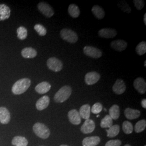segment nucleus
Instances as JSON below:
<instances>
[{
	"label": "nucleus",
	"mask_w": 146,
	"mask_h": 146,
	"mask_svg": "<svg viewBox=\"0 0 146 146\" xmlns=\"http://www.w3.org/2000/svg\"><path fill=\"white\" fill-rule=\"evenodd\" d=\"M31 84L29 78H24L17 81L13 85L11 91L15 95H20L26 92Z\"/></svg>",
	"instance_id": "nucleus-1"
},
{
	"label": "nucleus",
	"mask_w": 146,
	"mask_h": 146,
	"mask_svg": "<svg viewBox=\"0 0 146 146\" xmlns=\"http://www.w3.org/2000/svg\"><path fill=\"white\" fill-rule=\"evenodd\" d=\"M72 92V89L69 86H64L55 95L54 101L57 103H63L69 98Z\"/></svg>",
	"instance_id": "nucleus-2"
},
{
	"label": "nucleus",
	"mask_w": 146,
	"mask_h": 146,
	"mask_svg": "<svg viewBox=\"0 0 146 146\" xmlns=\"http://www.w3.org/2000/svg\"><path fill=\"white\" fill-rule=\"evenodd\" d=\"M33 129L35 134L38 137L43 139H46L49 137L50 134V130L46 125L43 123L37 122L33 125Z\"/></svg>",
	"instance_id": "nucleus-3"
},
{
	"label": "nucleus",
	"mask_w": 146,
	"mask_h": 146,
	"mask_svg": "<svg viewBox=\"0 0 146 146\" xmlns=\"http://www.w3.org/2000/svg\"><path fill=\"white\" fill-rule=\"evenodd\" d=\"M60 36L64 41L70 43H75L78 41V34L70 29H62L60 31Z\"/></svg>",
	"instance_id": "nucleus-4"
},
{
	"label": "nucleus",
	"mask_w": 146,
	"mask_h": 146,
	"mask_svg": "<svg viewBox=\"0 0 146 146\" xmlns=\"http://www.w3.org/2000/svg\"><path fill=\"white\" fill-rule=\"evenodd\" d=\"M47 67L54 72H60L63 68L62 61L55 57L48 58L47 62Z\"/></svg>",
	"instance_id": "nucleus-5"
},
{
	"label": "nucleus",
	"mask_w": 146,
	"mask_h": 146,
	"mask_svg": "<svg viewBox=\"0 0 146 146\" xmlns=\"http://www.w3.org/2000/svg\"><path fill=\"white\" fill-rule=\"evenodd\" d=\"M84 52L86 56L94 58H99L102 55V52L99 48L89 46L84 47Z\"/></svg>",
	"instance_id": "nucleus-6"
},
{
	"label": "nucleus",
	"mask_w": 146,
	"mask_h": 146,
	"mask_svg": "<svg viewBox=\"0 0 146 146\" xmlns=\"http://www.w3.org/2000/svg\"><path fill=\"white\" fill-rule=\"evenodd\" d=\"M37 8L38 11L48 18L52 17L54 14L52 7L46 2H40L37 5Z\"/></svg>",
	"instance_id": "nucleus-7"
},
{
	"label": "nucleus",
	"mask_w": 146,
	"mask_h": 146,
	"mask_svg": "<svg viewBox=\"0 0 146 146\" xmlns=\"http://www.w3.org/2000/svg\"><path fill=\"white\" fill-rule=\"evenodd\" d=\"M100 78L99 73L96 72H90L85 75L84 81L87 85H93L98 82Z\"/></svg>",
	"instance_id": "nucleus-8"
},
{
	"label": "nucleus",
	"mask_w": 146,
	"mask_h": 146,
	"mask_svg": "<svg viewBox=\"0 0 146 146\" xmlns=\"http://www.w3.org/2000/svg\"><path fill=\"white\" fill-rule=\"evenodd\" d=\"M117 31L115 29L106 28L100 29L98 35L100 37L104 38H114L117 35Z\"/></svg>",
	"instance_id": "nucleus-9"
},
{
	"label": "nucleus",
	"mask_w": 146,
	"mask_h": 146,
	"mask_svg": "<svg viewBox=\"0 0 146 146\" xmlns=\"http://www.w3.org/2000/svg\"><path fill=\"white\" fill-rule=\"evenodd\" d=\"M133 86L134 88L141 94H144L146 93V82L144 78H137L134 81Z\"/></svg>",
	"instance_id": "nucleus-10"
},
{
	"label": "nucleus",
	"mask_w": 146,
	"mask_h": 146,
	"mask_svg": "<svg viewBox=\"0 0 146 146\" xmlns=\"http://www.w3.org/2000/svg\"><path fill=\"white\" fill-rule=\"evenodd\" d=\"M68 117L70 122L74 125H78L81 122V117L76 110H70L68 112Z\"/></svg>",
	"instance_id": "nucleus-11"
},
{
	"label": "nucleus",
	"mask_w": 146,
	"mask_h": 146,
	"mask_svg": "<svg viewBox=\"0 0 146 146\" xmlns=\"http://www.w3.org/2000/svg\"><path fill=\"white\" fill-rule=\"evenodd\" d=\"M113 91L115 94L121 95L125 91L126 86L125 83L122 79H117L113 86Z\"/></svg>",
	"instance_id": "nucleus-12"
},
{
	"label": "nucleus",
	"mask_w": 146,
	"mask_h": 146,
	"mask_svg": "<svg viewBox=\"0 0 146 146\" xmlns=\"http://www.w3.org/2000/svg\"><path fill=\"white\" fill-rule=\"evenodd\" d=\"M95 128V123L93 120L88 119L85 121L81 127V131L84 134L92 133Z\"/></svg>",
	"instance_id": "nucleus-13"
},
{
	"label": "nucleus",
	"mask_w": 146,
	"mask_h": 146,
	"mask_svg": "<svg viewBox=\"0 0 146 146\" xmlns=\"http://www.w3.org/2000/svg\"><path fill=\"white\" fill-rule=\"evenodd\" d=\"M110 46L116 51L122 52L127 48V43L122 40H117L111 42Z\"/></svg>",
	"instance_id": "nucleus-14"
},
{
	"label": "nucleus",
	"mask_w": 146,
	"mask_h": 146,
	"mask_svg": "<svg viewBox=\"0 0 146 146\" xmlns=\"http://www.w3.org/2000/svg\"><path fill=\"white\" fill-rule=\"evenodd\" d=\"M11 120V114L5 107H0V122L2 124H8Z\"/></svg>",
	"instance_id": "nucleus-15"
},
{
	"label": "nucleus",
	"mask_w": 146,
	"mask_h": 146,
	"mask_svg": "<svg viewBox=\"0 0 146 146\" xmlns=\"http://www.w3.org/2000/svg\"><path fill=\"white\" fill-rule=\"evenodd\" d=\"M50 99L49 96L44 95L37 100L36 103V107L38 110H42L47 108L49 104Z\"/></svg>",
	"instance_id": "nucleus-16"
},
{
	"label": "nucleus",
	"mask_w": 146,
	"mask_h": 146,
	"mask_svg": "<svg viewBox=\"0 0 146 146\" xmlns=\"http://www.w3.org/2000/svg\"><path fill=\"white\" fill-rule=\"evenodd\" d=\"M10 8L5 4H0V21H5L11 16Z\"/></svg>",
	"instance_id": "nucleus-17"
},
{
	"label": "nucleus",
	"mask_w": 146,
	"mask_h": 146,
	"mask_svg": "<svg viewBox=\"0 0 146 146\" xmlns=\"http://www.w3.org/2000/svg\"><path fill=\"white\" fill-rule=\"evenodd\" d=\"M100 138L99 136H90L86 137L82 141L83 146H96L100 142Z\"/></svg>",
	"instance_id": "nucleus-18"
},
{
	"label": "nucleus",
	"mask_w": 146,
	"mask_h": 146,
	"mask_svg": "<svg viewBox=\"0 0 146 146\" xmlns=\"http://www.w3.org/2000/svg\"><path fill=\"white\" fill-rule=\"evenodd\" d=\"M51 88V85L49 83L46 81L42 82L38 84L35 87V90L38 94H43L47 93Z\"/></svg>",
	"instance_id": "nucleus-19"
},
{
	"label": "nucleus",
	"mask_w": 146,
	"mask_h": 146,
	"mask_svg": "<svg viewBox=\"0 0 146 146\" xmlns=\"http://www.w3.org/2000/svg\"><path fill=\"white\" fill-rule=\"evenodd\" d=\"M125 117L129 120H134L140 117V110H133L130 108H127L125 110Z\"/></svg>",
	"instance_id": "nucleus-20"
},
{
	"label": "nucleus",
	"mask_w": 146,
	"mask_h": 146,
	"mask_svg": "<svg viewBox=\"0 0 146 146\" xmlns=\"http://www.w3.org/2000/svg\"><path fill=\"white\" fill-rule=\"evenodd\" d=\"M90 111L91 108L90 105L86 104H84L81 107L78 113L81 118L86 120L89 119L90 116Z\"/></svg>",
	"instance_id": "nucleus-21"
},
{
	"label": "nucleus",
	"mask_w": 146,
	"mask_h": 146,
	"mask_svg": "<svg viewBox=\"0 0 146 146\" xmlns=\"http://www.w3.org/2000/svg\"><path fill=\"white\" fill-rule=\"evenodd\" d=\"M21 55L26 58H33L36 56L37 52L35 49L31 47H27L22 50Z\"/></svg>",
	"instance_id": "nucleus-22"
},
{
	"label": "nucleus",
	"mask_w": 146,
	"mask_h": 146,
	"mask_svg": "<svg viewBox=\"0 0 146 146\" xmlns=\"http://www.w3.org/2000/svg\"><path fill=\"white\" fill-rule=\"evenodd\" d=\"M92 12L95 17L99 20L103 19L105 16V11L104 9L99 5H95L92 9Z\"/></svg>",
	"instance_id": "nucleus-23"
},
{
	"label": "nucleus",
	"mask_w": 146,
	"mask_h": 146,
	"mask_svg": "<svg viewBox=\"0 0 146 146\" xmlns=\"http://www.w3.org/2000/svg\"><path fill=\"white\" fill-rule=\"evenodd\" d=\"M11 143L15 146H27L28 142L25 137L16 136L12 140Z\"/></svg>",
	"instance_id": "nucleus-24"
},
{
	"label": "nucleus",
	"mask_w": 146,
	"mask_h": 146,
	"mask_svg": "<svg viewBox=\"0 0 146 146\" xmlns=\"http://www.w3.org/2000/svg\"><path fill=\"white\" fill-rule=\"evenodd\" d=\"M109 114L110 117L112 119V120H117L120 115V108L116 105H113L109 110Z\"/></svg>",
	"instance_id": "nucleus-25"
},
{
	"label": "nucleus",
	"mask_w": 146,
	"mask_h": 146,
	"mask_svg": "<svg viewBox=\"0 0 146 146\" xmlns=\"http://www.w3.org/2000/svg\"><path fill=\"white\" fill-rule=\"evenodd\" d=\"M68 11L69 15L73 18L78 17L80 14V9L78 6L75 4H71L69 5Z\"/></svg>",
	"instance_id": "nucleus-26"
},
{
	"label": "nucleus",
	"mask_w": 146,
	"mask_h": 146,
	"mask_svg": "<svg viewBox=\"0 0 146 146\" xmlns=\"http://www.w3.org/2000/svg\"><path fill=\"white\" fill-rule=\"evenodd\" d=\"M106 131L108 137H114L119 134L120 132V126L117 125H113L109 128L108 129H106Z\"/></svg>",
	"instance_id": "nucleus-27"
},
{
	"label": "nucleus",
	"mask_w": 146,
	"mask_h": 146,
	"mask_svg": "<svg viewBox=\"0 0 146 146\" xmlns=\"http://www.w3.org/2000/svg\"><path fill=\"white\" fill-rule=\"evenodd\" d=\"M101 127L102 128H110L113 125V120L110 117L109 115L105 116L104 118H103L100 123Z\"/></svg>",
	"instance_id": "nucleus-28"
},
{
	"label": "nucleus",
	"mask_w": 146,
	"mask_h": 146,
	"mask_svg": "<svg viewBox=\"0 0 146 146\" xmlns=\"http://www.w3.org/2000/svg\"><path fill=\"white\" fill-rule=\"evenodd\" d=\"M17 37L21 40L26 39L28 35L27 29L24 27H20L17 29Z\"/></svg>",
	"instance_id": "nucleus-29"
},
{
	"label": "nucleus",
	"mask_w": 146,
	"mask_h": 146,
	"mask_svg": "<svg viewBox=\"0 0 146 146\" xmlns=\"http://www.w3.org/2000/svg\"><path fill=\"white\" fill-rule=\"evenodd\" d=\"M135 51L140 56L144 55L146 52V42L142 41L139 43L136 47Z\"/></svg>",
	"instance_id": "nucleus-30"
},
{
	"label": "nucleus",
	"mask_w": 146,
	"mask_h": 146,
	"mask_svg": "<svg viewBox=\"0 0 146 146\" xmlns=\"http://www.w3.org/2000/svg\"><path fill=\"white\" fill-rule=\"evenodd\" d=\"M146 121L145 120H141L138 121L135 125V131L137 133H141L144 131L146 128Z\"/></svg>",
	"instance_id": "nucleus-31"
},
{
	"label": "nucleus",
	"mask_w": 146,
	"mask_h": 146,
	"mask_svg": "<svg viewBox=\"0 0 146 146\" xmlns=\"http://www.w3.org/2000/svg\"><path fill=\"white\" fill-rule=\"evenodd\" d=\"M122 129L126 134H131L133 131V125L130 122L128 121H125L123 122L122 125Z\"/></svg>",
	"instance_id": "nucleus-32"
},
{
	"label": "nucleus",
	"mask_w": 146,
	"mask_h": 146,
	"mask_svg": "<svg viewBox=\"0 0 146 146\" xmlns=\"http://www.w3.org/2000/svg\"><path fill=\"white\" fill-rule=\"evenodd\" d=\"M34 29L40 36H45L47 34L46 28L41 24H36L34 26Z\"/></svg>",
	"instance_id": "nucleus-33"
},
{
	"label": "nucleus",
	"mask_w": 146,
	"mask_h": 146,
	"mask_svg": "<svg viewBox=\"0 0 146 146\" xmlns=\"http://www.w3.org/2000/svg\"><path fill=\"white\" fill-rule=\"evenodd\" d=\"M118 7L121 9V11L123 12L127 13L128 14H129L131 13V8L128 5V4L125 2V1H121L118 3L117 4Z\"/></svg>",
	"instance_id": "nucleus-34"
},
{
	"label": "nucleus",
	"mask_w": 146,
	"mask_h": 146,
	"mask_svg": "<svg viewBox=\"0 0 146 146\" xmlns=\"http://www.w3.org/2000/svg\"><path fill=\"white\" fill-rule=\"evenodd\" d=\"M103 108L102 105L99 102H97L92 106V108L91 109V111L95 114H97L100 113Z\"/></svg>",
	"instance_id": "nucleus-35"
},
{
	"label": "nucleus",
	"mask_w": 146,
	"mask_h": 146,
	"mask_svg": "<svg viewBox=\"0 0 146 146\" xmlns=\"http://www.w3.org/2000/svg\"><path fill=\"white\" fill-rule=\"evenodd\" d=\"M133 3L136 8L139 11H140L144 7L145 1L143 0H134Z\"/></svg>",
	"instance_id": "nucleus-36"
},
{
	"label": "nucleus",
	"mask_w": 146,
	"mask_h": 146,
	"mask_svg": "<svg viewBox=\"0 0 146 146\" xmlns=\"http://www.w3.org/2000/svg\"><path fill=\"white\" fill-rule=\"evenodd\" d=\"M121 143V141L119 140H113L108 141L105 146H120Z\"/></svg>",
	"instance_id": "nucleus-37"
},
{
	"label": "nucleus",
	"mask_w": 146,
	"mask_h": 146,
	"mask_svg": "<svg viewBox=\"0 0 146 146\" xmlns=\"http://www.w3.org/2000/svg\"><path fill=\"white\" fill-rule=\"evenodd\" d=\"M141 106H142V107L143 108H145V109H146V99H144L142 100V101H141Z\"/></svg>",
	"instance_id": "nucleus-38"
},
{
	"label": "nucleus",
	"mask_w": 146,
	"mask_h": 146,
	"mask_svg": "<svg viewBox=\"0 0 146 146\" xmlns=\"http://www.w3.org/2000/svg\"><path fill=\"white\" fill-rule=\"evenodd\" d=\"M143 22H144V23L145 25H146V14H145V15H144V17H143Z\"/></svg>",
	"instance_id": "nucleus-39"
},
{
	"label": "nucleus",
	"mask_w": 146,
	"mask_h": 146,
	"mask_svg": "<svg viewBox=\"0 0 146 146\" xmlns=\"http://www.w3.org/2000/svg\"><path fill=\"white\" fill-rule=\"evenodd\" d=\"M144 66H145V67H146V61H145V63H144Z\"/></svg>",
	"instance_id": "nucleus-40"
},
{
	"label": "nucleus",
	"mask_w": 146,
	"mask_h": 146,
	"mask_svg": "<svg viewBox=\"0 0 146 146\" xmlns=\"http://www.w3.org/2000/svg\"><path fill=\"white\" fill-rule=\"evenodd\" d=\"M124 146H131V145H128V144H127V145H125Z\"/></svg>",
	"instance_id": "nucleus-41"
},
{
	"label": "nucleus",
	"mask_w": 146,
	"mask_h": 146,
	"mask_svg": "<svg viewBox=\"0 0 146 146\" xmlns=\"http://www.w3.org/2000/svg\"><path fill=\"white\" fill-rule=\"evenodd\" d=\"M68 146L67 145H61V146Z\"/></svg>",
	"instance_id": "nucleus-42"
},
{
	"label": "nucleus",
	"mask_w": 146,
	"mask_h": 146,
	"mask_svg": "<svg viewBox=\"0 0 146 146\" xmlns=\"http://www.w3.org/2000/svg\"></svg>",
	"instance_id": "nucleus-43"
}]
</instances>
